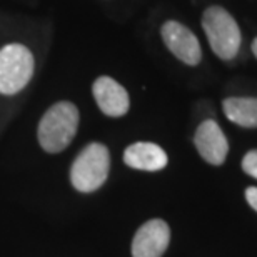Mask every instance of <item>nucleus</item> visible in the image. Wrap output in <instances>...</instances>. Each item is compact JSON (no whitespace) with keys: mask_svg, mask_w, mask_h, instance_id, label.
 <instances>
[{"mask_svg":"<svg viewBox=\"0 0 257 257\" xmlns=\"http://www.w3.org/2000/svg\"><path fill=\"white\" fill-rule=\"evenodd\" d=\"M79 127V110L72 102H57L45 112L37 137L45 152H62L74 141Z\"/></svg>","mask_w":257,"mask_h":257,"instance_id":"f257e3e1","label":"nucleus"},{"mask_svg":"<svg viewBox=\"0 0 257 257\" xmlns=\"http://www.w3.org/2000/svg\"><path fill=\"white\" fill-rule=\"evenodd\" d=\"M202 29L212 52L222 60H232L240 47V29L227 10L212 5L202 14Z\"/></svg>","mask_w":257,"mask_h":257,"instance_id":"f03ea898","label":"nucleus"},{"mask_svg":"<svg viewBox=\"0 0 257 257\" xmlns=\"http://www.w3.org/2000/svg\"><path fill=\"white\" fill-rule=\"evenodd\" d=\"M110 169L109 149L104 144H89L74 161L70 181L77 191L94 192L107 181Z\"/></svg>","mask_w":257,"mask_h":257,"instance_id":"7ed1b4c3","label":"nucleus"},{"mask_svg":"<svg viewBox=\"0 0 257 257\" xmlns=\"http://www.w3.org/2000/svg\"><path fill=\"white\" fill-rule=\"evenodd\" d=\"M34 55L22 44L0 49V94L14 95L29 84L34 75Z\"/></svg>","mask_w":257,"mask_h":257,"instance_id":"20e7f679","label":"nucleus"},{"mask_svg":"<svg viewBox=\"0 0 257 257\" xmlns=\"http://www.w3.org/2000/svg\"><path fill=\"white\" fill-rule=\"evenodd\" d=\"M162 40L166 47L187 65H197L202 59V50L197 37L192 30H189L186 25L176 20H167L161 27Z\"/></svg>","mask_w":257,"mask_h":257,"instance_id":"39448f33","label":"nucleus"},{"mask_svg":"<svg viewBox=\"0 0 257 257\" xmlns=\"http://www.w3.org/2000/svg\"><path fill=\"white\" fill-rule=\"evenodd\" d=\"M171 229L162 219H152L137 230L132 240V257H161L166 252Z\"/></svg>","mask_w":257,"mask_h":257,"instance_id":"423d86ee","label":"nucleus"},{"mask_svg":"<svg viewBox=\"0 0 257 257\" xmlns=\"http://www.w3.org/2000/svg\"><path fill=\"white\" fill-rule=\"evenodd\" d=\"M194 144L200 157L212 166H222L229 152V144L222 128L212 119L204 120L197 127L194 136Z\"/></svg>","mask_w":257,"mask_h":257,"instance_id":"0eeeda50","label":"nucleus"},{"mask_svg":"<svg viewBox=\"0 0 257 257\" xmlns=\"http://www.w3.org/2000/svg\"><path fill=\"white\" fill-rule=\"evenodd\" d=\"M92 90H94L97 105L105 115L122 117L127 114L131 100H128L127 90L119 82H115L110 77H99Z\"/></svg>","mask_w":257,"mask_h":257,"instance_id":"6e6552de","label":"nucleus"},{"mask_svg":"<svg viewBox=\"0 0 257 257\" xmlns=\"http://www.w3.org/2000/svg\"><path fill=\"white\" fill-rule=\"evenodd\" d=\"M124 162L137 171L156 172L167 166V154L152 142H136L124 152Z\"/></svg>","mask_w":257,"mask_h":257,"instance_id":"1a4fd4ad","label":"nucleus"},{"mask_svg":"<svg viewBox=\"0 0 257 257\" xmlns=\"http://www.w3.org/2000/svg\"><path fill=\"white\" fill-rule=\"evenodd\" d=\"M225 117L245 128L257 127V99L255 97H229L222 102Z\"/></svg>","mask_w":257,"mask_h":257,"instance_id":"9d476101","label":"nucleus"},{"mask_svg":"<svg viewBox=\"0 0 257 257\" xmlns=\"http://www.w3.org/2000/svg\"><path fill=\"white\" fill-rule=\"evenodd\" d=\"M242 171L247 176L257 179V149L249 151L242 159Z\"/></svg>","mask_w":257,"mask_h":257,"instance_id":"9b49d317","label":"nucleus"},{"mask_svg":"<svg viewBox=\"0 0 257 257\" xmlns=\"http://www.w3.org/2000/svg\"><path fill=\"white\" fill-rule=\"evenodd\" d=\"M245 200H247L250 207L257 212V187H247V191H245Z\"/></svg>","mask_w":257,"mask_h":257,"instance_id":"f8f14e48","label":"nucleus"},{"mask_svg":"<svg viewBox=\"0 0 257 257\" xmlns=\"http://www.w3.org/2000/svg\"><path fill=\"white\" fill-rule=\"evenodd\" d=\"M250 49H252V54L255 55V59H257V37L254 39V42H252V45H250Z\"/></svg>","mask_w":257,"mask_h":257,"instance_id":"ddd939ff","label":"nucleus"}]
</instances>
